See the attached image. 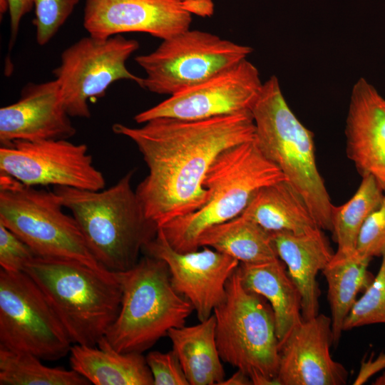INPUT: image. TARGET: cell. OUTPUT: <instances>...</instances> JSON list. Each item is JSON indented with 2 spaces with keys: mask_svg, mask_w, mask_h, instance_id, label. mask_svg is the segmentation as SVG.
<instances>
[{
  "mask_svg": "<svg viewBox=\"0 0 385 385\" xmlns=\"http://www.w3.org/2000/svg\"><path fill=\"white\" fill-rule=\"evenodd\" d=\"M384 191L370 175L361 181L353 196L345 203L334 207L332 230L337 244L336 252L349 255L355 252L357 238L364 222L380 205Z\"/></svg>",
  "mask_w": 385,
  "mask_h": 385,
  "instance_id": "26",
  "label": "cell"
},
{
  "mask_svg": "<svg viewBox=\"0 0 385 385\" xmlns=\"http://www.w3.org/2000/svg\"><path fill=\"white\" fill-rule=\"evenodd\" d=\"M123 289L118 314L105 336L123 353H143L172 328L185 325L192 306L173 288L163 260L145 255L120 272Z\"/></svg>",
  "mask_w": 385,
  "mask_h": 385,
  "instance_id": "6",
  "label": "cell"
},
{
  "mask_svg": "<svg viewBox=\"0 0 385 385\" xmlns=\"http://www.w3.org/2000/svg\"><path fill=\"white\" fill-rule=\"evenodd\" d=\"M24 272L39 287L71 342L97 346L120 309V272L37 256Z\"/></svg>",
  "mask_w": 385,
  "mask_h": 385,
  "instance_id": "3",
  "label": "cell"
},
{
  "mask_svg": "<svg viewBox=\"0 0 385 385\" xmlns=\"http://www.w3.org/2000/svg\"><path fill=\"white\" fill-rule=\"evenodd\" d=\"M138 48V41L121 34L107 38L88 35L66 48L61 53L60 64L52 72L68 115L89 118V100L105 96L115 81L129 80L140 86L143 78L126 67L127 60Z\"/></svg>",
  "mask_w": 385,
  "mask_h": 385,
  "instance_id": "11",
  "label": "cell"
},
{
  "mask_svg": "<svg viewBox=\"0 0 385 385\" xmlns=\"http://www.w3.org/2000/svg\"><path fill=\"white\" fill-rule=\"evenodd\" d=\"M198 246L214 249L240 263H260L279 258L271 232L242 215L205 230L198 239Z\"/></svg>",
  "mask_w": 385,
  "mask_h": 385,
  "instance_id": "25",
  "label": "cell"
},
{
  "mask_svg": "<svg viewBox=\"0 0 385 385\" xmlns=\"http://www.w3.org/2000/svg\"><path fill=\"white\" fill-rule=\"evenodd\" d=\"M38 356L0 347L1 385H88L73 369L43 365Z\"/></svg>",
  "mask_w": 385,
  "mask_h": 385,
  "instance_id": "27",
  "label": "cell"
},
{
  "mask_svg": "<svg viewBox=\"0 0 385 385\" xmlns=\"http://www.w3.org/2000/svg\"><path fill=\"white\" fill-rule=\"evenodd\" d=\"M346 153L361 177L385 192V99L364 78L351 89L345 125Z\"/></svg>",
  "mask_w": 385,
  "mask_h": 385,
  "instance_id": "18",
  "label": "cell"
},
{
  "mask_svg": "<svg viewBox=\"0 0 385 385\" xmlns=\"http://www.w3.org/2000/svg\"><path fill=\"white\" fill-rule=\"evenodd\" d=\"M0 173L31 186L99 190L103 173L93 164L84 143L68 139L15 140L0 148Z\"/></svg>",
  "mask_w": 385,
  "mask_h": 385,
  "instance_id": "12",
  "label": "cell"
},
{
  "mask_svg": "<svg viewBox=\"0 0 385 385\" xmlns=\"http://www.w3.org/2000/svg\"><path fill=\"white\" fill-rule=\"evenodd\" d=\"M252 52L250 46L189 29L135 60L145 73L141 88L171 96L247 58Z\"/></svg>",
  "mask_w": 385,
  "mask_h": 385,
  "instance_id": "9",
  "label": "cell"
},
{
  "mask_svg": "<svg viewBox=\"0 0 385 385\" xmlns=\"http://www.w3.org/2000/svg\"><path fill=\"white\" fill-rule=\"evenodd\" d=\"M179 252L167 242L159 228L144 248L146 255L167 264L174 289L192 306L200 322L208 319L226 298V284L240 262L208 247Z\"/></svg>",
  "mask_w": 385,
  "mask_h": 385,
  "instance_id": "15",
  "label": "cell"
},
{
  "mask_svg": "<svg viewBox=\"0 0 385 385\" xmlns=\"http://www.w3.org/2000/svg\"><path fill=\"white\" fill-rule=\"evenodd\" d=\"M372 384H374V385H385V369L384 370L381 375H380L379 376H378L375 379V381H374V383H372Z\"/></svg>",
  "mask_w": 385,
  "mask_h": 385,
  "instance_id": "37",
  "label": "cell"
},
{
  "mask_svg": "<svg viewBox=\"0 0 385 385\" xmlns=\"http://www.w3.org/2000/svg\"><path fill=\"white\" fill-rule=\"evenodd\" d=\"M134 172H128L106 189L53 188L76 220L92 255L114 272L134 267L159 230L146 216L132 188Z\"/></svg>",
  "mask_w": 385,
  "mask_h": 385,
  "instance_id": "2",
  "label": "cell"
},
{
  "mask_svg": "<svg viewBox=\"0 0 385 385\" xmlns=\"http://www.w3.org/2000/svg\"><path fill=\"white\" fill-rule=\"evenodd\" d=\"M145 359L153 378V385H189L180 361L173 349L168 352L150 351Z\"/></svg>",
  "mask_w": 385,
  "mask_h": 385,
  "instance_id": "32",
  "label": "cell"
},
{
  "mask_svg": "<svg viewBox=\"0 0 385 385\" xmlns=\"http://www.w3.org/2000/svg\"><path fill=\"white\" fill-rule=\"evenodd\" d=\"M167 336L189 384L220 385L225 379L214 314L199 324L172 328Z\"/></svg>",
  "mask_w": 385,
  "mask_h": 385,
  "instance_id": "22",
  "label": "cell"
},
{
  "mask_svg": "<svg viewBox=\"0 0 385 385\" xmlns=\"http://www.w3.org/2000/svg\"><path fill=\"white\" fill-rule=\"evenodd\" d=\"M79 0H34L36 43L47 44L73 13Z\"/></svg>",
  "mask_w": 385,
  "mask_h": 385,
  "instance_id": "29",
  "label": "cell"
},
{
  "mask_svg": "<svg viewBox=\"0 0 385 385\" xmlns=\"http://www.w3.org/2000/svg\"><path fill=\"white\" fill-rule=\"evenodd\" d=\"M355 252L362 257H379L385 252V194L359 232Z\"/></svg>",
  "mask_w": 385,
  "mask_h": 385,
  "instance_id": "30",
  "label": "cell"
},
{
  "mask_svg": "<svg viewBox=\"0 0 385 385\" xmlns=\"http://www.w3.org/2000/svg\"><path fill=\"white\" fill-rule=\"evenodd\" d=\"M252 114L262 153L304 199L319 227L332 232L334 205L317 166L314 135L292 112L275 76L263 83Z\"/></svg>",
  "mask_w": 385,
  "mask_h": 385,
  "instance_id": "4",
  "label": "cell"
},
{
  "mask_svg": "<svg viewBox=\"0 0 385 385\" xmlns=\"http://www.w3.org/2000/svg\"><path fill=\"white\" fill-rule=\"evenodd\" d=\"M331 317L302 320L279 345V385H344L349 373L331 356Z\"/></svg>",
  "mask_w": 385,
  "mask_h": 385,
  "instance_id": "16",
  "label": "cell"
},
{
  "mask_svg": "<svg viewBox=\"0 0 385 385\" xmlns=\"http://www.w3.org/2000/svg\"><path fill=\"white\" fill-rule=\"evenodd\" d=\"M66 111L57 80L29 83L19 99L0 109V143L68 139L76 129Z\"/></svg>",
  "mask_w": 385,
  "mask_h": 385,
  "instance_id": "17",
  "label": "cell"
},
{
  "mask_svg": "<svg viewBox=\"0 0 385 385\" xmlns=\"http://www.w3.org/2000/svg\"><path fill=\"white\" fill-rule=\"evenodd\" d=\"M375 324H385V252L376 275L346 317L343 332Z\"/></svg>",
  "mask_w": 385,
  "mask_h": 385,
  "instance_id": "28",
  "label": "cell"
},
{
  "mask_svg": "<svg viewBox=\"0 0 385 385\" xmlns=\"http://www.w3.org/2000/svg\"><path fill=\"white\" fill-rule=\"evenodd\" d=\"M322 230L319 227L302 234L271 232L277 255L299 290L303 320L319 314L320 291L316 277L334 254Z\"/></svg>",
  "mask_w": 385,
  "mask_h": 385,
  "instance_id": "19",
  "label": "cell"
},
{
  "mask_svg": "<svg viewBox=\"0 0 385 385\" xmlns=\"http://www.w3.org/2000/svg\"><path fill=\"white\" fill-rule=\"evenodd\" d=\"M282 180L287 179L262 153L255 139L232 146L217 156L207 173L206 202L160 229L175 250L195 251L205 230L240 216L259 190Z\"/></svg>",
  "mask_w": 385,
  "mask_h": 385,
  "instance_id": "5",
  "label": "cell"
},
{
  "mask_svg": "<svg viewBox=\"0 0 385 385\" xmlns=\"http://www.w3.org/2000/svg\"><path fill=\"white\" fill-rule=\"evenodd\" d=\"M252 384L250 377L242 371L237 369L228 379H224L220 385H251Z\"/></svg>",
  "mask_w": 385,
  "mask_h": 385,
  "instance_id": "35",
  "label": "cell"
},
{
  "mask_svg": "<svg viewBox=\"0 0 385 385\" xmlns=\"http://www.w3.org/2000/svg\"><path fill=\"white\" fill-rule=\"evenodd\" d=\"M71 344L33 279L24 271L0 269V347L56 361L70 352Z\"/></svg>",
  "mask_w": 385,
  "mask_h": 385,
  "instance_id": "10",
  "label": "cell"
},
{
  "mask_svg": "<svg viewBox=\"0 0 385 385\" xmlns=\"http://www.w3.org/2000/svg\"><path fill=\"white\" fill-rule=\"evenodd\" d=\"M240 215L270 232L302 234L319 228L305 201L287 180L262 188Z\"/></svg>",
  "mask_w": 385,
  "mask_h": 385,
  "instance_id": "23",
  "label": "cell"
},
{
  "mask_svg": "<svg viewBox=\"0 0 385 385\" xmlns=\"http://www.w3.org/2000/svg\"><path fill=\"white\" fill-rule=\"evenodd\" d=\"M385 369V352H381L377 356H372L366 361H363L359 373L353 383L354 385L365 384L376 374Z\"/></svg>",
  "mask_w": 385,
  "mask_h": 385,
  "instance_id": "34",
  "label": "cell"
},
{
  "mask_svg": "<svg viewBox=\"0 0 385 385\" xmlns=\"http://www.w3.org/2000/svg\"><path fill=\"white\" fill-rule=\"evenodd\" d=\"M69 353L71 369L95 385H153L142 353L118 351L105 337L97 347L74 344Z\"/></svg>",
  "mask_w": 385,
  "mask_h": 385,
  "instance_id": "21",
  "label": "cell"
},
{
  "mask_svg": "<svg viewBox=\"0 0 385 385\" xmlns=\"http://www.w3.org/2000/svg\"><path fill=\"white\" fill-rule=\"evenodd\" d=\"M113 131L130 139L148 168L135 192L146 216L158 227L200 208L208 192L207 173L225 150L255 139L252 112L202 120L158 118Z\"/></svg>",
  "mask_w": 385,
  "mask_h": 385,
  "instance_id": "1",
  "label": "cell"
},
{
  "mask_svg": "<svg viewBox=\"0 0 385 385\" xmlns=\"http://www.w3.org/2000/svg\"><path fill=\"white\" fill-rule=\"evenodd\" d=\"M371 260L359 256L356 252L349 255L334 252L322 271L327 283L334 346L340 340L344 320L358 294L364 292L374 277L368 270Z\"/></svg>",
  "mask_w": 385,
  "mask_h": 385,
  "instance_id": "24",
  "label": "cell"
},
{
  "mask_svg": "<svg viewBox=\"0 0 385 385\" xmlns=\"http://www.w3.org/2000/svg\"><path fill=\"white\" fill-rule=\"evenodd\" d=\"M36 254L15 233L0 223V266L9 272H22Z\"/></svg>",
  "mask_w": 385,
  "mask_h": 385,
  "instance_id": "31",
  "label": "cell"
},
{
  "mask_svg": "<svg viewBox=\"0 0 385 385\" xmlns=\"http://www.w3.org/2000/svg\"><path fill=\"white\" fill-rule=\"evenodd\" d=\"M9 11V1L8 0H0V12L1 14H4Z\"/></svg>",
  "mask_w": 385,
  "mask_h": 385,
  "instance_id": "36",
  "label": "cell"
},
{
  "mask_svg": "<svg viewBox=\"0 0 385 385\" xmlns=\"http://www.w3.org/2000/svg\"><path fill=\"white\" fill-rule=\"evenodd\" d=\"M182 1H193V0H180Z\"/></svg>",
  "mask_w": 385,
  "mask_h": 385,
  "instance_id": "38",
  "label": "cell"
},
{
  "mask_svg": "<svg viewBox=\"0 0 385 385\" xmlns=\"http://www.w3.org/2000/svg\"><path fill=\"white\" fill-rule=\"evenodd\" d=\"M226 292L213 312L222 361L242 371L254 385L279 384V342L270 304L243 286L237 268Z\"/></svg>",
  "mask_w": 385,
  "mask_h": 385,
  "instance_id": "7",
  "label": "cell"
},
{
  "mask_svg": "<svg viewBox=\"0 0 385 385\" xmlns=\"http://www.w3.org/2000/svg\"><path fill=\"white\" fill-rule=\"evenodd\" d=\"M63 208L53 190L38 189L0 173V223L37 257L75 260L106 269L92 255L73 216L66 214Z\"/></svg>",
  "mask_w": 385,
  "mask_h": 385,
  "instance_id": "8",
  "label": "cell"
},
{
  "mask_svg": "<svg viewBox=\"0 0 385 385\" xmlns=\"http://www.w3.org/2000/svg\"><path fill=\"white\" fill-rule=\"evenodd\" d=\"M237 271L243 286L263 297L274 312L279 345L303 320L301 294L279 259L260 263H240Z\"/></svg>",
  "mask_w": 385,
  "mask_h": 385,
  "instance_id": "20",
  "label": "cell"
},
{
  "mask_svg": "<svg viewBox=\"0 0 385 385\" xmlns=\"http://www.w3.org/2000/svg\"><path fill=\"white\" fill-rule=\"evenodd\" d=\"M212 11L210 0H86L83 26L97 38L142 32L164 40L189 29L192 14Z\"/></svg>",
  "mask_w": 385,
  "mask_h": 385,
  "instance_id": "14",
  "label": "cell"
},
{
  "mask_svg": "<svg viewBox=\"0 0 385 385\" xmlns=\"http://www.w3.org/2000/svg\"><path fill=\"white\" fill-rule=\"evenodd\" d=\"M10 18L9 48L15 43L22 18L34 9V0H8Z\"/></svg>",
  "mask_w": 385,
  "mask_h": 385,
  "instance_id": "33",
  "label": "cell"
},
{
  "mask_svg": "<svg viewBox=\"0 0 385 385\" xmlns=\"http://www.w3.org/2000/svg\"><path fill=\"white\" fill-rule=\"evenodd\" d=\"M263 83L247 58L134 116L138 123L158 118L202 120L252 112Z\"/></svg>",
  "mask_w": 385,
  "mask_h": 385,
  "instance_id": "13",
  "label": "cell"
}]
</instances>
